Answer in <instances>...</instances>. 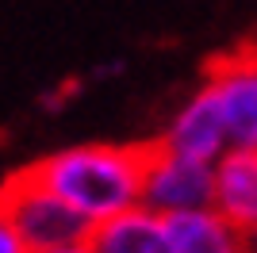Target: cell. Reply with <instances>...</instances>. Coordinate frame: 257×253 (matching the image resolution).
<instances>
[{"label":"cell","mask_w":257,"mask_h":253,"mask_svg":"<svg viewBox=\"0 0 257 253\" xmlns=\"http://www.w3.org/2000/svg\"><path fill=\"white\" fill-rule=\"evenodd\" d=\"M58 253H96V249H92V245L85 242V245H73V249H58Z\"/></svg>","instance_id":"cell-10"},{"label":"cell","mask_w":257,"mask_h":253,"mask_svg":"<svg viewBox=\"0 0 257 253\" xmlns=\"http://www.w3.org/2000/svg\"><path fill=\"white\" fill-rule=\"evenodd\" d=\"M0 253H27V245L16 238V230H12L4 219H0Z\"/></svg>","instance_id":"cell-9"},{"label":"cell","mask_w":257,"mask_h":253,"mask_svg":"<svg viewBox=\"0 0 257 253\" xmlns=\"http://www.w3.org/2000/svg\"><path fill=\"white\" fill-rule=\"evenodd\" d=\"M215 104L226 119L234 146H257V54H234L207 73Z\"/></svg>","instance_id":"cell-4"},{"label":"cell","mask_w":257,"mask_h":253,"mask_svg":"<svg viewBox=\"0 0 257 253\" xmlns=\"http://www.w3.org/2000/svg\"><path fill=\"white\" fill-rule=\"evenodd\" d=\"M142 161L146 146L81 142L35 161V173L96 226L142 203Z\"/></svg>","instance_id":"cell-1"},{"label":"cell","mask_w":257,"mask_h":253,"mask_svg":"<svg viewBox=\"0 0 257 253\" xmlns=\"http://www.w3.org/2000/svg\"><path fill=\"white\" fill-rule=\"evenodd\" d=\"M0 219L8 222L27 253H58L85 245L92 238V222L46 184L35 165H23L0 184Z\"/></svg>","instance_id":"cell-2"},{"label":"cell","mask_w":257,"mask_h":253,"mask_svg":"<svg viewBox=\"0 0 257 253\" xmlns=\"http://www.w3.org/2000/svg\"><path fill=\"white\" fill-rule=\"evenodd\" d=\"M173 253H246V234L215 207L169 215Z\"/></svg>","instance_id":"cell-8"},{"label":"cell","mask_w":257,"mask_h":253,"mask_svg":"<svg viewBox=\"0 0 257 253\" xmlns=\"http://www.w3.org/2000/svg\"><path fill=\"white\" fill-rule=\"evenodd\" d=\"M211 207L242 234L257 230V146H230L215 161Z\"/></svg>","instance_id":"cell-6"},{"label":"cell","mask_w":257,"mask_h":253,"mask_svg":"<svg viewBox=\"0 0 257 253\" xmlns=\"http://www.w3.org/2000/svg\"><path fill=\"white\" fill-rule=\"evenodd\" d=\"M161 146L177 150V154H188V158H200V161H219L226 150L234 146L230 142V131H226V119L215 104L211 88H196L181 107H177V115L169 119L165 126V135L158 138Z\"/></svg>","instance_id":"cell-5"},{"label":"cell","mask_w":257,"mask_h":253,"mask_svg":"<svg viewBox=\"0 0 257 253\" xmlns=\"http://www.w3.org/2000/svg\"><path fill=\"white\" fill-rule=\"evenodd\" d=\"M215 200V165L188 154L146 142V161H142V207L158 215H184V211L211 207Z\"/></svg>","instance_id":"cell-3"},{"label":"cell","mask_w":257,"mask_h":253,"mask_svg":"<svg viewBox=\"0 0 257 253\" xmlns=\"http://www.w3.org/2000/svg\"><path fill=\"white\" fill-rule=\"evenodd\" d=\"M88 245L96 253H173V234L165 215L139 203L123 215L96 222Z\"/></svg>","instance_id":"cell-7"}]
</instances>
